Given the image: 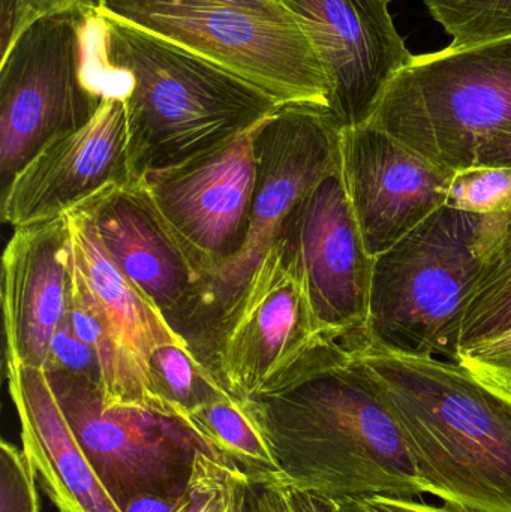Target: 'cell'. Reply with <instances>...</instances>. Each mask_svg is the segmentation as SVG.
Listing matches in <instances>:
<instances>
[{"label":"cell","mask_w":511,"mask_h":512,"mask_svg":"<svg viewBox=\"0 0 511 512\" xmlns=\"http://www.w3.org/2000/svg\"><path fill=\"white\" fill-rule=\"evenodd\" d=\"M245 402L285 486L335 502L425 495L398 421L356 343L320 340Z\"/></svg>","instance_id":"obj_1"},{"label":"cell","mask_w":511,"mask_h":512,"mask_svg":"<svg viewBox=\"0 0 511 512\" xmlns=\"http://www.w3.org/2000/svg\"><path fill=\"white\" fill-rule=\"evenodd\" d=\"M89 32L102 86L125 98L134 182L219 149L282 105L215 63L99 11L92 0Z\"/></svg>","instance_id":"obj_2"},{"label":"cell","mask_w":511,"mask_h":512,"mask_svg":"<svg viewBox=\"0 0 511 512\" xmlns=\"http://www.w3.org/2000/svg\"><path fill=\"white\" fill-rule=\"evenodd\" d=\"M356 348L426 493L470 510L511 512V396L455 361Z\"/></svg>","instance_id":"obj_3"},{"label":"cell","mask_w":511,"mask_h":512,"mask_svg":"<svg viewBox=\"0 0 511 512\" xmlns=\"http://www.w3.org/2000/svg\"><path fill=\"white\" fill-rule=\"evenodd\" d=\"M507 215H473L444 206L375 256L360 343L456 363L465 315Z\"/></svg>","instance_id":"obj_4"},{"label":"cell","mask_w":511,"mask_h":512,"mask_svg":"<svg viewBox=\"0 0 511 512\" xmlns=\"http://www.w3.org/2000/svg\"><path fill=\"white\" fill-rule=\"evenodd\" d=\"M105 14L161 36L275 98L329 108V81L282 0H92Z\"/></svg>","instance_id":"obj_5"},{"label":"cell","mask_w":511,"mask_h":512,"mask_svg":"<svg viewBox=\"0 0 511 512\" xmlns=\"http://www.w3.org/2000/svg\"><path fill=\"white\" fill-rule=\"evenodd\" d=\"M342 128L329 108L281 105L255 138L257 185L251 225L239 254L213 271L177 333L201 361L213 333L275 246L285 219L324 177L341 168Z\"/></svg>","instance_id":"obj_6"},{"label":"cell","mask_w":511,"mask_h":512,"mask_svg":"<svg viewBox=\"0 0 511 512\" xmlns=\"http://www.w3.org/2000/svg\"><path fill=\"white\" fill-rule=\"evenodd\" d=\"M369 123L446 170H467L511 126V38L414 57Z\"/></svg>","instance_id":"obj_7"},{"label":"cell","mask_w":511,"mask_h":512,"mask_svg":"<svg viewBox=\"0 0 511 512\" xmlns=\"http://www.w3.org/2000/svg\"><path fill=\"white\" fill-rule=\"evenodd\" d=\"M105 93L90 50L89 0L27 27L0 59V173L5 186L48 143L86 125Z\"/></svg>","instance_id":"obj_8"},{"label":"cell","mask_w":511,"mask_h":512,"mask_svg":"<svg viewBox=\"0 0 511 512\" xmlns=\"http://www.w3.org/2000/svg\"><path fill=\"white\" fill-rule=\"evenodd\" d=\"M44 372L96 474L122 511L138 496L185 495L201 451L227 462L183 418L131 406L111 408L96 385L59 370Z\"/></svg>","instance_id":"obj_9"},{"label":"cell","mask_w":511,"mask_h":512,"mask_svg":"<svg viewBox=\"0 0 511 512\" xmlns=\"http://www.w3.org/2000/svg\"><path fill=\"white\" fill-rule=\"evenodd\" d=\"M275 245L299 277L321 334L362 340L374 258L363 242L341 168L296 204Z\"/></svg>","instance_id":"obj_10"},{"label":"cell","mask_w":511,"mask_h":512,"mask_svg":"<svg viewBox=\"0 0 511 512\" xmlns=\"http://www.w3.org/2000/svg\"><path fill=\"white\" fill-rule=\"evenodd\" d=\"M323 339L299 277L275 245L219 322L201 363L231 396L248 400Z\"/></svg>","instance_id":"obj_11"},{"label":"cell","mask_w":511,"mask_h":512,"mask_svg":"<svg viewBox=\"0 0 511 512\" xmlns=\"http://www.w3.org/2000/svg\"><path fill=\"white\" fill-rule=\"evenodd\" d=\"M260 125L201 158L138 182L203 273V282L239 254L248 236Z\"/></svg>","instance_id":"obj_12"},{"label":"cell","mask_w":511,"mask_h":512,"mask_svg":"<svg viewBox=\"0 0 511 512\" xmlns=\"http://www.w3.org/2000/svg\"><path fill=\"white\" fill-rule=\"evenodd\" d=\"M308 35L329 81L342 129L374 119L387 90L413 63L389 11L392 0H282Z\"/></svg>","instance_id":"obj_13"},{"label":"cell","mask_w":511,"mask_h":512,"mask_svg":"<svg viewBox=\"0 0 511 512\" xmlns=\"http://www.w3.org/2000/svg\"><path fill=\"white\" fill-rule=\"evenodd\" d=\"M131 182L125 98L107 92L86 125L48 143L3 188V222L15 230L53 221Z\"/></svg>","instance_id":"obj_14"},{"label":"cell","mask_w":511,"mask_h":512,"mask_svg":"<svg viewBox=\"0 0 511 512\" xmlns=\"http://www.w3.org/2000/svg\"><path fill=\"white\" fill-rule=\"evenodd\" d=\"M453 174L374 123L342 129V182L372 258L446 206Z\"/></svg>","instance_id":"obj_15"},{"label":"cell","mask_w":511,"mask_h":512,"mask_svg":"<svg viewBox=\"0 0 511 512\" xmlns=\"http://www.w3.org/2000/svg\"><path fill=\"white\" fill-rule=\"evenodd\" d=\"M83 210L117 270L179 330L191 312L203 273L171 233L143 185L102 192Z\"/></svg>","instance_id":"obj_16"},{"label":"cell","mask_w":511,"mask_h":512,"mask_svg":"<svg viewBox=\"0 0 511 512\" xmlns=\"http://www.w3.org/2000/svg\"><path fill=\"white\" fill-rule=\"evenodd\" d=\"M71 273L68 213L15 228L2 259L8 363L45 369L51 339L68 315Z\"/></svg>","instance_id":"obj_17"},{"label":"cell","mask_w":511,"mask_h":512,"mask_svg":"<svg viewBox=\"0 0 511 512\" xmlns=\"http://www.w3.org/2000/svg\"><path fill=\"white\" fill-rule=\"evenodd\" d=\"M23 451L59 512H123L75 436L44 370L6 361Z\"/></svg>","instance_id":"obj_18"},{"label":"cell","mask_w":511,"mask_h":512,"mask_svg":"<svg viewBox=\"0 0 511 512\" xmlns=\"http://www.w3.org/2000/svg\"><path fill=\"white\" fill-rule=\"evenodd\" d=\"M68 219L75 262L123 345L143 364L149 375L147 363L153 349L162 343L185 339L117 270L96 236L92 219L81 209L69 212Z\"/></svg>","instance_id":"obj_19"},{"label":"cell","mask_w":511,"mask_h":512,"mask_svg":"<svg viewBox=\"0 0 511 512\" xmlns=\"http://www.w3.org/2000/svg\"><path fill=\"white\" fill-rule=\"evenodd\" d=\"M69 319L80 339L95 352L102 373V399L107 406H131L173 415L158 399L143 364L123 345L99 306L72 254ZM176 417V415H173Z\"/></svg>","instance_id":"obj_20"},{"label":"cell","mask_w":511,"mask_h":512,"mask_svg":"<svg viewBox=\"0 0 511 512\" xmlns=\"http://www.w3.org/2000/svg\"><path fill=\"white\" fill-rule=\"evenodd\" d=\"M189 423L222 459L239 466L251 483L285 486L272 445L245 400L233 396L216 400L194 412Z\"/></svg>","instance_id":"obj_21"},{"label":"cell","mask_w":511,"mask_h":512,"mask_svg":"<svg viewBox=\"0 0 511 512\" xmlns=\"http://www.w3.org/2000/svg\"><path fill=\"white\" fill-rule=\"evenodd\" d=\"M147 370L158 399L171 414L188 423L198 409L231 396L185 340L156 346L150 354Z\"/></svg>","instance_id":"obj_22"},{"label":"cell","mask_w":511,"mask_h":512,"mask_svg":"<svg viewBox=\"0 0 511 512\" xmlns=\"http://www.w3.org/2000/svg\"><path fill=\"white\" fill-rule=\"evenodd\" d=\"M511 330V212L462 325L459 352Z\"/></svg>","instance_id":"obj_23"},{"label":"cell","mask_w":511,"mask_h":512,"mask_svg":"<svg viewBox=\"0 0 511 512\" xmlns=\"http://www.w3.org/2000/svg\"><path fill=\"white\" fill-rule=\"evenodd\" d=\"M432 17L461 51L511 38V0H425Z\"/></svg>","instance_id":"obj_24"},{"label":"cell","mask_w":511,"mask_h":512,"mask_svg":"<svg viewBox=\"0 0 511 512\" xmlns=\"http://www.w3.org/2000/svg\"><path fill=\"white\" fill-rule=\"evenodd\" d=\"M248 475L209 453L197 454L188 484L186 512H248Z\"/></svg>","instance_id":"obj_25"},{"label":"cell","mask_w":511,"mask_h":512,"mask_svg":"<svg viewBox=\"0 0 511 512\" xmlns=\"http://www.w3.org/2000/svg\"><path fill=\"white\" fill-rule=\"evenodd\" d=\"M446 206L482 216L511 212V168L471 167L456 171Z\"/></svg>","instance_id":"obj_26"},{"label":"cell","mask_w":511,"mask_h":512,"mask_svg":"<svg viewBox=\"0 0 511 512\" xmlns=\"http://www.w3.org/2000/svg\"><path fill=\"white\" fill-rule=\"evenodd\" d=\"M35 468L24 451L0 444V512H39Z\"/></svg>","instance_id":"obj_27"},{"label":"cell","mask_w":511,"mask_h":512,"mask_svg":"<svg viewBox=\"0 0 511 512\" xmlns=\"http://www.w3.org/2000/svg\"><path fill=\"white\" fill-rule=\"evenodd\" d=\"M44 370H59L84 379L102 390V373L95 352L80 339L69 315L60 322L48 348Z\"/></svg>","instance_id":"obj_28"},{"label":"cell","mask_w":511,"mask_h":512,"mask_svg":"<svg viewBox=\"0 0 511 512\" xmlns=\"http://www.w3.org/2000/svg\"><path fill=\"white\" fill-rule=\"evenodd\" d=\"M456 363L511 396V330L464 349Z\"/></svg>","instance_id":"obj_29"},{"label":"cell","mask_w":511,"mask_h":512,"mask_svg":"<svg viewBox=\"0 0 511 512\" xmlns=\"http://www.w3.org/2000/svg\"><path fill=\"white\" fill-rule=\"evenodd\" d=\"M32 0H0L2 57L11 50L21 33L38 20Z\"/></svg>","instance_id":"obj_30"},{"label":"cell","mask_w":511,"mask_h":512,"mask_svg":"<svg viewBox=\"0 0 511 512\" xmlns=\"http://www.w3.org/2000/svg\"><path fill=\"white\" fill-rule=\"evenodd\" d=\"M360 502L368 512H482L446 502L440 507H435L425 502H417L416 499L371 498Z\"/></svg>","instance_id":"obj_31"},{"label":"cell","mask_w":511,"mask_h":512,"mask_svg":"<svg viewBox=\"0 0 511 512\" xmlns=\"http://www.w3.org/2000/svg\"><path fill=\"white\" fill-rule=\"evenodd\" d=\"M471 167L511 168V126L492 135L479 147Z\"/></svg>","instance_id":"obj_32"},{"label":"cell","mask_w":511,"mask_h":512,"mask_svg":"<svg viewBox=\"0 0 511 512\" xmlns=\"http://www.w3.org/2000/svg\"><path fill=\"white\" fill-rule=\"evenodd\" d=\"M282 492L285 498V512H342L341 505L332 499L293 486H282Z\"/></svg>","instance_id":"obj_33"},{"label":"cell","mask_w":511,"mask_h":512,"mask_svg":"<svg viewBox=\"0 0 511 512\" xmlns=\"http://www.w3.org/2000/svg\"><path fill=\"white\" fill-rule=\"evenodd\" d=\"M248 512H285L282 486L251 483L248 490Z\"/></svg>","instance_id":"obj_34"},{"label":"cell","mask_w":511,"mask_h":512,"mask_svg":"<svg viewBox=\"0 0 511 512\" xmlns=\"http://www.w3.org/2000/svg\"><path fill=\"white\" fill-rule=\"evenodd\" d=\"M189 505L188 489L179 498L162 495H143L132 499L123 512H186Z\"/></svg>","instance_id":"obj_35"},{"label":"cell","mask_w":511,"mask_h":512,"mask_svg":"<svg viewBox=\"0 0 511 512\" xmlns=\"http://www.w3.org/2000/svg\"><path fill=\"white\" fill-rule=\"evenodd\" d=\"M80 0H32L33 9L39 18L44 15L53 14V12L63 11L71 8Z\"/></svg>","instance_id":"obj_36"},{"label":"cell","mask_w":511,"mask_h":512,"mask_svg":"<svg viewBox=\"0 0 511 512\" xmlns=\"http://www.w3.org/2000/svg\"><path fill=\"white\" fill-rule=\"evenodd\" d=\"M342 512H368L360 501L338 502Z\"/></svg>","instance_id":"obj_37"}]
</instances>
